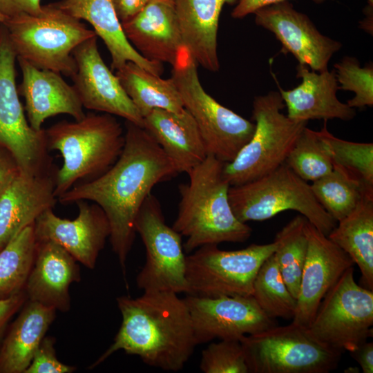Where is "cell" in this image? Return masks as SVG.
<instances>
[{"label":"cell","mask_w":373,"mask_h":373,"mask_svg":"<svg viewBox=\"0 0 373 373\" xmlns=\"http://www.w3.org/2000/svg\"><path fill=\"white\" fill-rule=\"evenodd\" d=\"M1 250V249H0Z\"/></svg>","instance_id":"obj_47"},{"label":"cell","mask_w":373,"mask_h":373,"mask_svg":"<svg viewBox=\"0 0 373 373\" xmlns=\"http://www.w3.org/2000/svg\"><path fill=\"white\" fill-rule=\"evenodd\" d=\"M27 298L21 291L6 298H0V335L12 316L19 309Z\"/></svg>","instance_id":"obj_41"},{"label":"cell","mask_w":373,"mask_h":373,"mask_svg":"<svg viewBox=\"0 0 373 373\" xmlns=\"http://www.w3.org/2000/svg\"><path fill=\"white\" fill-rule=\"evenodd\" d=\"M257 26L272 32L283 53L291 54L299 64L316 72L328 70V64L342 44L323 35L309 17L296 10L289 1L274 3L254 13Z\"/></svg>","instance_id":"obj_15"},{"label":"cell","mask_w":373,"mask_h":373,"mask_svg":"<svg viewBox=\"0 0 373 373\" xmlns=\"http://www.w3.org/2000/svg\"><path fill=\"white\" fill-rule=\"evenodd\" d=\"M121 24L128 42L148 60L172 66L184 46L173 0H150Z\"/></svg>","instance_id":"obj_20"},{"label":"cell","mask_w":373,"mask_h":373,"mask_svg":"<svg viewBox=\"0 0 373 373\" xmlns=\"http://www.w3.org/2000/svg\"><path fill=\"white\" fill-rule=\"evenodd\" d=\"M97 41V35L89 38L72 52L76 70L70 78L83 107L117 115L143 127V117L106 65Z\"/></svg>","instance_id":"obj_16"},{"label":"cell","mask_w":373,"mask_h":373,"mask_svg":"<svg viewBox=\"0 0 373 373\" xmlns=\"http://www.w3.org/2000/svg\"><path fill=\"white\" fill-rule=\"evenodd\" d=\"M76 261L56 242L37 241L34 262L24 288L29 300L55 310H69V287L80 279Z\"/></svg>","instance_id":"obj_23"},{"label":"cell","mask_w":373,"mask_h":373,"mask_svg":"<svg viewBox=\"0 0 373 373\" xmlns=\"http://www.w3.org/2000/svg\"><path fill=\"white\" fill-rule=\"evenodd\" d=\"M368 4L373 5V0H367Z\"/></svg>","instance_id":"obj_46"},{"label":"cell","mask_w":373,"mask_h":373,"mask_svg":"<svg viewBox=\"0 0 373 373\" xmlns=\"http://www.w3.org/2000/svg\"><path fill=\"white\" fill-rule=\"evenodd\" d=\"M41 0H0V12L6 18L21 14L37 15L41 10Z\"/></svg>","instance_id":"obj_40"},{"label":"cell","mask_w":373,"mask_h":373,"mask_svg":"<svg viewBox=\"0 0 373 373\" xmlns=\"http://www.w3.org/2000/svg\"><path fill=\"white\" fill-rule=\"evenodd\" d=\"M238 0H173L184 46L198 65L211 72L220 69L218 30L224 5Z\"/></svg>","instance_id":"obj_26"},{"label":"cell","mask_w":373,"mask_h":373,"mask_svg":"<svg viewBox=\"0 0 373 373\" xmlns=\"http://www.w3.org/2000/svg\"><path fill=\"white\" fill-rule=\"evenodd\" d=\"M115 75L143 117L156 108L174 113L184 111L182 99L171 77L162 79L133 61L115 70Z\"/></svg>","instance_id":"obj_29"},{"label":"cell","mask_w":373,"mask_h":373,"mask_svg":"<svg viewBox=\"0 0 373 373\" xmlns=\"http://www.w3.org/2000/svg\"><path fill=\"white\" fill-rule=\"evenodd\" d=\"M285 163L300 178L314 182L333 169V162L317 131L307 126L302 131Z\"/></svg>","instance_id":"obj_34"},{"label":"cell","mask_w":373,"mask_h":373,"mask_svg":"<svg viewBox=\"0 0 373 373\" xmlns=\"http://www.w3.org/2000/svg\"><path fill=\"white\" fill-rule=\"evenodd\" d=\"M372 325L373 291L356 283L352 266L325 295L307 329L318 342L343 354L372 337Z\"/></svg>","instance_id":"obj_10"},{"label":"cell","mask_w":373,"mask_h":373,"mask_svg":"<svg viewBox=\"0 0 373 373\" xmlns=\"http://www.w3.org/2000/svg\"><path fill=\"white\" fill-rule=\"evenodd\" d=\"M143 128L171 159L178 173L189 174L208 155L198 126L185 108L181 113L153 109L143 117Z\"/></svg>","instance_id":"obj_24"},{"label":"cell","mask_w":373,"mask_h":373,"mask_svg":"<svg viewBox=\"0 0 373 373\" xmlns=\"http://www.w3.org/2000/svg\"><path fill=\"white\" fill-rule=\"evenodd\" d=\"M57 169L40 175L20 173L0 196V249L45 211L53 209Z\"/></svg>","instance_id":"obj_22"},{"label":"cell","mask_w":373,"mask_h":373,"mask_svg":"<svg viewBox=\"0 0 373 373\" xmlns=\"http://www.w3.org/2000/svg\"><path fill=\"white\" fill-rule=\"evenodd\" d=\"M122 322L113 343L90 366L115 352L137 355L148 365L166 371L181 370L197 345L183 298L173 291H144L139 297L117 298Z\"/></svg>","instance_id":"obj_2"},{"label":"cell","mask_w":373,"mask_h":373,"mask_svg":"<svg viewBox=\"0 0 373 373\" xmlns=\"http://www.w3.org/2000/svg\"><path fill=\"white\" fill-rule=\"evenodd\" d=\"M17 55L0 23V146L8 149L20 172L37 175L55 171L48 154L45 129L28 123L16 83Z\"/></svg>","instance_id":"obj_11"},{"label":"cell","mask_w":373,"mask_h":373,"mask_svg":"<svg viewBox=\"0 0 373 373\" xmlns=\"http://www.w3.org/2000/svg\"><path fill=\"white\" fill-rule=\"evenodd\" d=\"M296 72V77L302 81L291 90L282 88L272 73L289 119L308 122L312 119H332L350 121L355 117V108L337 97L338 86L334 69L316 72L298 64Z\"/></svg>","instance_id":"obj_21"},{"label":"cell","mask_w":373,"mask_h":373,"mask_svg":"<svg viewBox=\"0 0 373 373\" xmlns=\"http://www.w3.org/2000/svg\"><path fill=\"white\" fill-rule=\"evenodd\" d=\"M120 22L137 15L150 0H111Z\"/></svg>","instance_id":"obj_43"},{"label":"cell","mask_w":373,"mask_h":373,"mask_svg":"<svg viewBox=\"0 0 373 373\" xmlns=\"http://www.w3.org/2000/svg\"><path fill=\"white\" fill-rule=\"evenodd\" d=\"M240 341L251 373H328L338 367L342 355L292 322L245 336Z\"/></svg>","instance_id":"obj_9"},{"label":"cell","mask_w":373,"mask_h":373,"mask_svg":"<svg viewBox=\"0 0 373 373\" xmlns=\"http://www.w3.org/2000/svg\"><path fill=\"white\" fill-rule=\"evenodd\" d=\"M78 215L73 220L61 218L49 209L34 223L37 241L50 240L67 251L89 269L95 266L111 229L108 218L97 204L87 200L75 202Z\"/></svg>","instance_id":"obj_18"},{"label":"cell","mask_w":373,"mask_h":373,"mask_svg":"<svg viewBox=\"0 0 373 373\" xmlns=\"http://www.w3.org/2000/svg\"><path fill=\"white\" fill-rule=\"evenodd\" d=\"M310 186L316 200L336 222L351 213L365 196L373 195V186L336 164Z\"/></svg>","instance_id":"obj_30"},{"label":"cell","mask_w":373,"mask_h":373,"mask_svg":"<svg viewBox=\"0 0 373 373\" xmlns=\"http://www.w3.org/2000/svg\"><path fill=\"white\" fill-rule=\"evenodd\" d=\"M334 66L338 90L354 93V97L347 102V105L354 108L372 106V64L361 67L356 57L345 56Z\"/></svg>","instance_id":"obj_36"},{"label":"cell","mask_w":373,"mask_h":373,"mask_svg":"<svg viewBox=\"0 0 373 373\" xmlns=\"http://www.w3.org/2000/svg\"><path fill=\"white\" fill-rule=\"evenodd\" d=\"M276 247L275 242L251 244L236 251L221 250L218 245L198 247L186 256L188 294L207 297L251 296L256 276Z\"/></svg>","instance_id":"obj_12"},{"label":"cell","mask_w":373,"mask_h":373,"mask_svg":"<svg viewBox=\"0 0 373 373\" xmlns=\"http://www.w3.org/2000/svg\"><path fill=\"white\" fill-rule=\"evenodd\" d=\"M135 229L146 249V262L136 279L138 288L188 294L182 236L166 223L160 204L152 193L137 213Z\"/></svg>","instance_id":"obj_13"},{"label":"cell","mask_w":373,"mask_h":373,"mask_svg":"<svg viewBox=\"0 0 373 373\" xmlns=\"http://www.w3.org/2000/svg\"><path fill=\"white\" fill-rule=\"evenodd\" d=\"M305 232L307 252L292 323L307 328L325 295L354 263L348 254L308 221Z\"/></svg>","instance_id":"obj_17"},{"label":"cell","mask_w":373,"mask_h":373,"mask_svg":"<svg viewBox=\"0 0 373 373\" xmlns=\"http://www.w3.org/2000/svg\"><path fill=\"white\" fill-rule=\"evenodd\" d=\"M200 368L204 373H248L240 340H220L202 352Z\"/></svg>","instance_id":"obj_37"},{"label":"cell","mask_w":373,"mask_h":373,"mask_svg":"<svg viewBox=\"0 0 373 373\" xmlns=\"http://www.w3.org/2000/svg\"><path fill=\"white\" fill-rule=\"evenodd\" d=\"M36 245L32 224L0 250V298L24 290L34 262Z\"/></svg>","instance_id":"obj_31"},{"label":"cell","mask_w":373,"mask_h":373,"mask_svg":"<svg viewBox=\"0 0 373 373\" xmlns=\"http://www.w3.org/2000/svg\"><path fill=\"white\" fill-rule=\"evenodd\" d=\"M19 173V166L12 153L0 146V196Z\"/></svg>","instance_id":"obj_39"},{"label":"cell","mask_w":373,"mask_h":373,"mask_svg":"<svg viewBox=\"0 0 373 373\" xmlns=\"http://www.w3.org/2000/svg\"><path fill=\"white\" fill-rule=\"evenodd\" d=\"M307 220L302 215L292 218L276 235L273 254L283 278L291 295L297 299L307 252L305 226Z\"/></svg>","instance_id":"obj_32"},{"label":"cell","mask_w":373,"mask_h":373,"mask_svg":"<svg viewBox=\"0 0 373 373\" xmlns=\"http://www.w3.org/2000/svg\"><path fill=\"white\" fill-rule=\"evenodd\" d=\"M6 19L7 18L0 12V23H3Z\"/></svg>","instance_id":"obj_45"},{"label":"cell","mask_w":373,"mask_h":373,"mask_svg":"<svg viewBox=\"0 0 373 373\" xmlns=\"http://www.w3.org/2000/svg\"><path fill=\"white\" fill-rule=\"evenodd\" d=\"M56 310L29 301L0 348V373H24L53 321Z\"/></svg>","instance_id":"obj_27"},{"label":"cell","mask_w":373,"mask_h":373,"mask_svg":"<svg viewBox=\"0 0 373 373\" xmlns=\"http://www.w3.org/2000/svg\"><path fill=\"white\" fill-rule=\"evenodd\" d=\"M285 107L278 91L254 97V134L234 160L224 164L223 174L230 186L255 180L285 163L307 124L289 119L281 112Z\"/></svg>","instance_id":"obj_8"},{"label":"cell","mask_w":373,"mask_h":373,"mask_svg":"<svg viewBox=\"0 0 373 373\" xmlns=\"http://www.w3.org/2000/svg\"><path fill=\"white\" fill-rule=\"evenodd\" d=\"M252 297L269 318H293L296 299L289 291L273 254L260 267L253 285Z\"/></svg>","instance_id":"obj_33"},{"label":"cell","mask_w":373,"mask_h":373,"mask_svg":"<svg viewBox=\"0 0 373 373\" xmlns=\"http://www.w3.org/2000/svg\"><path fill=\"white\" fill-rule=\"evenodd\" d=\"M54 3L67 14L93 26L110 52L112 70L133 61L155 75L162 74V63L145 59L128 42L111 0H60Z\"/></svg>","instance_id":"obj_25"},{"label":"cell","mask_w":373,"mask_h":373,"mask_svg":"<svg viewBox=\"0 0 373 373\" xmlns=\"http://www.w3.org/2000/svg\"><path fill=\"white\" fill-rule=\"evenodd\" d=\"M17 61L22 74L18 91L24 98L26 117L34 130L41 131L46 119L59 114L69 115L77 121L84 117L76 90L60 73L38 68L21 57H17Z\"/></svg>","instance_id":"obj_19"},{"label":"cell","mask_w":373,"mask_h":373,"mask_svg":"<svg viewBox=\"0 0 373 373\" xmlns=\"http://www.w3.org/2000/svg\"><path fill=\"white\" fill-rule=\"evenodd\" d=\"M55 339L44 336L24 373H69L75 370L72 366L61 363L56 357Z\"/></svg>","instance_id":"obj_38"},{"label":"cell","mask_w":373,"mask_h":373,"mask_svg":"<svg viewBox=\"0 0 373 373\" xmlns=\"http://www.w3.org/2000/svg\"><path fill=\"white\" fill-rule=\"evenodd\" d=\"M198 64L183 46L172 65L171 78L183 105L194 119L208 154L224 163L233 161L251 138L255 124L222 106L203 88Z\"/></svg>","instance_id":"obj_6"},{"label":"cell","mask_w":373,"mask_h":373,"mask_svg":"<svg viewBox=\"0 0 373 373\" xmlns=\"http://www.w3.org/2000/svg\"><path fill=\"white\" fill-rule=\"evenodd\" d=\"M2 23L17 57L70 77L76 70L73 51L97 35L55 3L42 6L37 15H19Z\"/></svg>","instance_id":"obj_5"},{"label":"cell","mask_w":373,"mask_h":373,"mask_svg":"<svg viewBox=\"0 0 373 373\" xmlns=\"http://www.w3.org/2000/svg\"><path fill=\"white\" fill-rule=\"evenodd\" d=\"M178 172L151 135L125 122L124 144L116 162L103 174L77 183L57 198L61 204L87 200L99 205L110 225V240L125 274L135 237L137 213L151 190Z\"/></svg>","instance_id":"obj_1"},{"label":"cell","mask_w":373,"mask_h":373,"mask_svg":"<svg viewBox=\"0 0 373 373\" xmlns=\"http://www.w3.org/2000/svg\"><path fill=\"white\" fill-rule=\"evenodd\" d=\"M327 237L348 254L358 267L365 287L373 290V195L365 196L336 222Z\"/></svg>","instance_id":"obj_28"},{"label":"cell","mask_w":373,"mask_h":373,"mask_svg":"<svg viewBox=\"0 0 373 373\" xmlns=\"http://www.w3.org/2000/svg\"><path fill=\"white\" fill-rule=\"evenodd\" d=\"M229 200L236 217L245 223L293 210L326 236L336 224L316 200L310 184L285 163L255 180L230 186Z\"/></svg>","instance_id":"obj_7"},{"label":"cell","mask_w":373,"mask_h":373,"mask_svg":"<svg viewBox=\"0 0 373 373\" xmlns=\"http://www.w3.org/2000/svg\"><path fill=\"white\" fill-rule=\"evenodd\" d=\"M289 0H238L231 15L233 19H242L254 14L263 7ZM316 3H322L325 0H312Z\"/></svg>","instance_id":"obj_42"},{"label":"cell","mask_w":373,"mask_h":373,"mask_svg":"<svg viewBox=\"0 0 373 373\" xmlns=\"http://www.w3.org/2000/svg\"><path fill=\"white\" fill-rule=\"evenodd\" d=\"M224 162L208 154L178 186L180 200L173 229L186 238L190 253L207 245L243 242L252 229L234 215L229 200L230 184L223 174Z\"/></svg>","instance_id":"obj_3"},{"label":"cell","mask_w":373,"mask_h":373,"mask_svg":"<svg viewBox=\"0 0 373 373\" xmlns=\"http://www.w3.org/2000/svg\"><path fill=\"white\" fill-rule=\"evenodd\" d=\"M183 299L197 345L215 339L240 340L276 325L252 296L207 297L187 294Z\"/></svg>","instance_id":"obj_14"},{"label":"cell","mask_w":373,"mask_h":373,"mask_svg":"<svg viewBox=\"0 0 373 373\" xmlns=\"http://www.w3.org/2000/svg\"><path fill=\"white\" fill-rule=\"evenodd\" d=\"M332 160L373 186V144L353 142L335 137L329 132L327 120L317 131Z\"/></svg>","instance_id":"obj_35"},{"label":"cell","mask_w":373,"mask_h":373,"mask_svg":"<svg viewBox=\"0 0 373 373\" xmlns=\"http://www.w3.org/2000/svg\"><path fill=\"white\" fill-rule=\"evenodd\" d=\"M363 373L373 372V343L365 342L351 352Z\"/></svg>","instance_id":"obj_44"},{"label":"cell","mask_w":373,"mask_h":373,"mask_svg":"<svg viewBox=\"0 0 373 373\" xmlns=\"http://www.w3.org/2000/svg\"><path fill=\"white\" fill-rule=\"evenodd\" d=\"M45 134L48 150L59 151L63 158L56 173L57 198L80 181L106 172L124 144L121 124L114 115L104 113H89L75 122H57L45 129Z\"/></svg>","instance_id":"obj_4"}]
</instances>
